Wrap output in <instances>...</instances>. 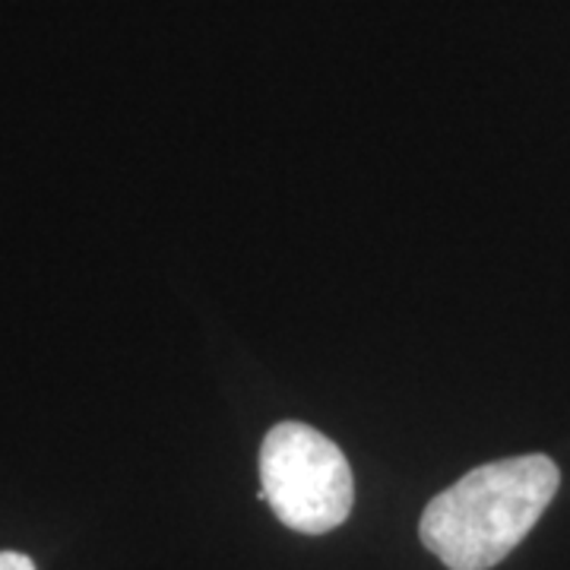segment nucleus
<instances>
[{"label": "nucleus", "instance_id": "1", "mask_svg": "<svg viewBox=\"0 0 570 570\" xmlns=\"http://www.w3.org/2000/svg\"><path fill=\"white\" fill-rule=\"evenodd\" d=\"M558 485L561 472L546 453L485 463L428 501L419 535L450 570H489L530 535Z\"/></svg>", "mask_w": 570, "mask_h": 570}, {"label": "nucleus", "instance_id": "2", "mask_svg": "<svg viewBox=\"0 0 570 570\" xmlns=\"http://www.w3.org/2000/svg\"><path fill=\"white\" fill-rule=\"evenodd\" d=\"M261 498L288 530L321 535L343 527L355 504L346 453L302 422L269 428L261 448Z\"/></svg>", "mask_w": 570, "mask_h": 570}, {"label": "nucleus", "instance_id": "3", "mask_svg": "<svg viewBox=\"0 0 570 570\" xmlns=\"http://www.w3.org/2000/svg\"><path fill=\"white\" fill-rule=\"evenodd\" d=\"M0 570H36V564L22 551H0Z\"/></svg>", "mask_w": 570, "mask_h": 570}]
</instances>
